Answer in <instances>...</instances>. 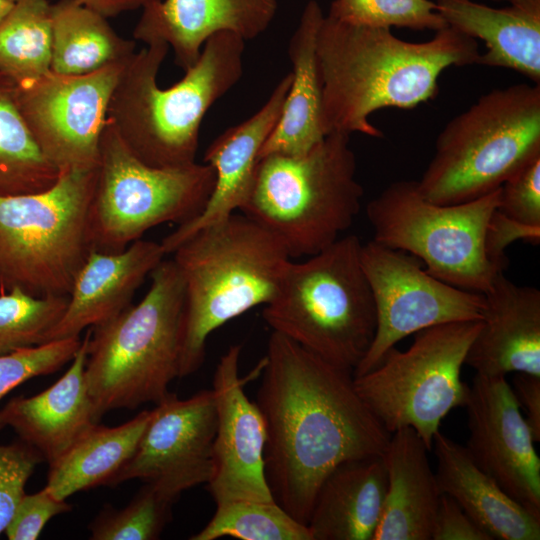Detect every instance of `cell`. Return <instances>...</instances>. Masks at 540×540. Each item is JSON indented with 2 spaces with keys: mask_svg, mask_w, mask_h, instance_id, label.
<instances>
[{
  "mask_svg": "<svg viewBox=\"0 0 540 540\" xmlns=\"http://www.w3.org/2000/svg\"><path fill=\"white\" fill-rule=\"evenodd\" d=\"M361 245L356 235H346L302 261L291 259L262 311L272 331L352 372L370 348L377 323Z\"/></svg>",
  "mask_w": 540,
  "mask_h": 540,
  "instance_id": "52a82bcc",
  "label": "cell"
},
{
  "mask_svg": "<svg viewBox=\"0 0 540 540\" xmlns=\"http://www.w3.org/2000/svg\"><path fill=\"white\" fill-rule=\"evenodd\" d=\"M127 62L83 75L50 71L16 85L18 106L29 130L60 172L98 166L110 98Z\"/></svg>",
  "mask_w": 540,
  "mask_h": 540,
  "instance_id": "5bb4252c",
  "label": "cell"
},
{
  "mask_svg": "<svg viewBox=\"0 0 540 540\" xmlns=\"http://www.w3.org/2000/svg\"><path fill=\"white\" fill-rule=\"evenodd\" d=\"M215 184L206 163L154 167L138 159L106 120L90 207L92 249L119 252L164 224L196 217Z\"/></svg>",
  "mask_w": 540,
  "mask_h": 540,
  "instance_id": "8fae6325",
  "label": "cell"
},
{
  "mask_svg": "<svg viewBox=\"0 0 540 540\" xmlns=\"http://www.w3.org/2000/svg\"><path fill=\"white\" fill-rule=\"evenodd\" d=\"M171 254L184 283L181 378L202 366L213 331L271 301L291 258L275 234L237 212L201 228Z\"/></svg>",
  "mask_w": 540,
  "mask_h": 540,
  "instance_id": "277c9868",
  "label": "cell"
},
{
  "mask_svg": "<svg viewBox=\"0 0 540 540\" xmlns=\"http://www.w3.org/2000/svg\"><path fill=\"white\" fill-rule=\"evenodd\" d=\"M14 3L9 2L8 0H0V22L12 9Z\"/></svg>",
  "mask_w": 540,
  "mask_h": 540,
  "instance_id": "ee69618b",
  "label": "cell"
},
{
  "mask_svg": "<svg viewBox=\"0 0 540 540\" xmlns=\"http://www.w3.org/2000/svg\"><path fill=\"white\" fill-rule=\"evenodd\" d=\"M476 39L446 26L424 42L396 37L391 28L346 24L324 15L316 40L321 125L330 133L383 132L369 121L383 108L411 109L433 99L451 66L477 64Z\"/></svg>",
  "mask_w": 540,
  "mask_h": 540,
  "instance_id": "7a4b0ae2",
  "label": "cell"
},
{
  "mask_svg": "<svg viewBox=\"0 0 540 540\" xmlns=\"http://www.w3.org/2000/svg\"><path fill=\"white\" fill-rule=\"evenodd\" d=\"M364 190L350 135L330 133L302 155L260 158L240 212L275 234L290 258H306L354 223Z\"/></svg>",
  "mask_w": 540,
  "mask_h": 540,
  "instance_id": "8992f818",
  "label": "cell"
},
{
  "mask_svg": "<svg viewBox=\"0 0 540 540\" xmlns=\"http://www.w3.org/2000/svg\"><path fill=\"white\" fill-rule=\"evenodd\" d=\"M82 340L70 337L0 355V401L17 386L71 362Z\"/></svg>",
  "mask_w": 540,
  "mask_h": 540,
  "instance_id": "d590c367",
  "label": "cell"
},
{
  "mask_svg": "<svg viewBox=\"0 0 540 540\" xmlns=\"http://www.w3.org/2000/svg\"><path fill=\"white\" fill-rule=\"evenodd\" d=\"M8 1L11 2V3H16V2L21 1V0H8Z\"/></svg>",
  "mask_w": 540,
  "mask_h": 540,
  "instance_id": "f6af8a7d",
  "label": "cell"
},
{
  "mask_svg": "<svg viewBox=\"0 0 540 540\" xmlns=\"http://www.w3.org/2000/svg\"><path fill=\"white\" fill-rule=\"evenodd\" d=\"M312 540L307 525L275 500H233L216 505L210 521L191 540Z\"/></svg>",
  "mask_w": 540,
  "mask_h": 540,
  "instance_id": "1f68e13d",
  "label": "cell"
},
{
  "mask_svg": "<svg viewBox=\"0 0 540 540\" xmlns=\"http://www.w3.org/2000/svg\"><path fill=\"white\" fill-rule=\"evenodd\" d=\"M429 450L410 427L391 434L382 454L387 488L372 540H431L441 491Z\"/></svg>",
  "mask_w": 540,
  "mask_h": 540,
  "instance_id": "603a6c76",
  "label": "cell"
},
{
  "mask_svg": "<svg viewBox=\"0 0 540 540\" xmlns=\"http://www.w3.org/2000/svg\"><path fill=\"white\" fill-rule=\"evenodd\" d=\"M59 174L20 112L16 84L0 72V196L46 190Z\"/></svg>",
  "mask_w": 540,
  "mask_h": 540,
  "instance_id": "f546056e",
  "label": "cell"
},
{
  "mask_svg": "<svg viewBox=\"0 0 540 540\" xmlns=\"http://www.w3.org/2000/svg\"><path fill=\"white\" fill-rule=\"evenodd\" d=\"M241 349L239 344L231 345L213 374L217 426L207 484L216 505L233 500H275L265 473V421L256 402L245 393L251 375L240 376Z\"/></svg>",
  "mask_w": 540,
  "mask_h": 540,
  "instance_id": "e0dca14e",
  "label": "cell"
},
{
  "mask_svg": "<svg viewBox=\"0 0 540 540\" xmlns=\"http://www.w3.org/2000/svg\"><path fill=\"white\" fill-rule=\"evenodd\" d=\"M151 410L115 426L92 425L55 463L45 487L57 499L100 485L109 486L131 459L149 422Z\"/></svg>",
  "mask_w": 540,
  "mask_h": 540,
  "instance_id": "83f0119b",
  "label": "cell"
},
{
  "mask_svg": "<svg viewBox=\"0 0 540 540\" xmlns=\"http://www.w3.org/2000/svg\"><path fill=\"white\" fill-rule=\"evenodd\" d=\"M323 17L319 3L308 1L289 42L291 84L280 118L261 148L259 160L270 154L302 155L325 137L316 57L317 34Z\"/></svg>",
  "mask_w": 540,
  "mask_h": 540,
  "instance_id": "4316f807",
  "label": "cell"
},
{
  "mask_svg": "<svg viewBox=\"0 0 540 540\" xmlns=\"http://www.w3.org/2000/svg\"><path fill=\"white\" fill-rule=\"evenodd\" d=\"M431 540H493L448 495L442 494L437 508Z\"/></svg>",
  "mask_w": 540,
  "mask_h": 540,
  "instance_id": "60d3db41",
  "label": "cell"
},
{
  "mask_svg": "<svg viewBox=\"0 0 540 540\" xmlns=\"http://www.w3.org/2000/svg\"><path fill=\"white\" fill-rule=\"evenodd\" d=\"M80 4L109 18L121 13L144 8L160 0H77Z\"/></svg>",
  "mask_w": 540,
  "mask_h": 540,
  "instance_id": "7bdbcfd3",
  "label": "cell"
},
{
  "mask_svg": "<svg viewBox=\"0 0 540 540\" xmlns=\"http://www.w3.org/2000/svg\"><path fill=\"white\" fill-rule=\"evenodd\" d=\"M258 405L266 426L265 473L275 499L307 525L317 491L339 464L381 456L391 434L368 408L353 372L272 331Z\"/></svg>",
  "mask_w": 540,
  "mask_h": 540,
  "instance_id": "6da1fadb",
  "label": "cell"
},
{
  "mask_svg": "<svg viewBox=\"0 0 540 540\" xmlns=\"http://www.w3.org/2000/svg\"><path fill=\"white\" fill-rule=\"evenodd\" d=\"M216 426L212 389L187 399L169 392L151 409L136 451L109 486L140 479L177 499L184 491L208 483Z\"/></svg>",
  "mask_w": 540,
  "mask_h": 540,
  "instance_id": "9a60e30c",
  "label": "cell"
},
{
  "mask_svg": "<svg viewBox=\"0 0 540 540\" xmlns=\"http://www.w3.org/2000/svg\"><path fill=\"white\" fill-rule=\"evenodd\" d=\"M51 45V3H14L0 22V72L16 85L46 75L51 71Z\"/></svg>",
  "mask_w": 540,
  "mask_h": 540,
  "instance_id": "4dcf8cb0",
  "label": "cell"
},
{
  "mask_svg": "<svg viewBox=\"0 0 540 540\" xmlns=\"http://www.w3.org/2000/svg\"><path fill=\"white\" fill-rule=\"evenodd\" d=\"M97 167L61 171L43 191L0 196L1 291L69 295L92 250L89 222Z\"/></svg>",
  "mask_w": 540,
  "mask_h": 540,
  "instance_id": "9c48e42d",
  "label": "cell"
},
{
  "mask_svg": "<svg viewBox=\"0 0 540 540\" xmlns=\"http://www.w3.org/2000/svg\"><path fill=\"white\" fill-rule=\"evenodd\" d=\"M66 500L54 497L46 487L33 494H25L5 530L9 540H35L54 516L70 512Z\"/></svg>",
  "mask_w": 540,
  "mask_h": 540,
  "instance_id": "f35d334b",
  "label": "cell"
},
{
  "mask_svg": "<svg viewBox=\"0 0 540 540\" xmlns=\"http://www.w3.org/2000/svg\"><path fill=\"white\" fill-rule=\"evenodd\" d=\"M432 447L441 493L451 497L493 540L540 539V517L483 472L466 447L440 431L435 434Z\"/></svg>",
  "mask_w": 540,
  "mask_h": 540,
  "instance_id": "d4e9b609",
  "label": "cell"
},
{
  "mask_svg": "<svg viewBox=\"0 0 540 540\" xmlns=\"http://www.w3.org/2000/svg\"><path fill=\"white\" fill-rule=\"evenodd\" d=\"M500 187L479 198L436 204L416 180L389 184L366 206L374 241L407 252L428 273L461 289L483 294L499 272L487 258L484 238L499 204Z\"/></svg>",
  "mask_w": 540,
  "mask_h": 540,
  "instance_id": "30bf717a",
  "label": "cell"
},
{
  "mask_svg": "<svg viewBox=\"0 0 540 540\" xmlns=\"http://www.w3.org/2000/svg\"><path fill=\"white\" fill-rule=\"evenodd\" d=\"M497 209L517 222L540 227V154L501 185Z\"/></svg>",
  "mask_w": 540,
  "mask_h": 540,
  "instance_id": "74e56055",
  "label": "cell"
},
{
  "mask_svg": "<svg viewBox=\"0 0 540 540\" xmlns=\"http://www.w3.org/2000/svg\"><path fill=\"white\" fill-rule=\"evenodd\" d=\"M90 334L91 328L68 370L52 386L34 396L14 397L0 409V429L12 428L49 465L99 422L85 375Z\"/></svg>",
  "mask_w": 540,
  "mask_h": 540,
  "instance_id": "44dd1931",
  "label": "cell"
},
{
  "mask_svg": "<svg viewBox=\"0 0 540 540\" xmlns=\"http://www.w3.org/2000/svg\"><path fill=\"white\" fill-rule=\"evenodd\" d=\"M360 262L372 291L377 323L370 348L353 376L375 368L407 336L437 325L483 318V294L434 277L407 252L370 240L361 245Z\"/></svg>",
  "mask_w": 540,
  "mask_h": 540,
  "instance_id": "4fadbf2b",
  "label": "cell"
},
{
  "mask_svg": "<svg viewBox=\"0 0 540 540\" xmlns=\"http://www.w3.org/2000/svg\"><path fill=\"white\" fill-rule=\"evenodd\" d=\"M480 326L467 321L421 330L409 348L393 347L375 368L354 376L359 396L390 434L410 427L432 449L441 421L467 402L461 369Z\"/></svg>",
  "mask_w": 540,
  "mask_h": 540,
  "instance_id": "7c38bea8",
  "label": "cell"
},
{
  "mask_svg": "<svg viewBox=\"0 0 540 540\" xmlns=\"http://www.w3.org/2000/svg\"><path fill=\"white\" fill-rule=\"evenodd\" d=\"M150 278L139 303L91 328L85 375L98 421L111 410L159 403L179 377L183 279L165 258Z\"/></svg>",
  "mask_w": 540,
  "mask_h": 540,
  "instance_id": "5b68a950",
  "label": "cell"
},
{
  "mask_svg": "<svg viewBox=\"0 0 540 540\" xmlns=\"http://www.w3.org/2000/svg\"><path fill=\"white\" fill-rule=\"evenodd\" d=\"M508 1H510V0H508Z\"/></svg>",
  "mask_w": 540,
  "mask_h": 540,
  "instance_id": "bcb514c9",
  "label": "cell"
},
{
  "mask_svg": "<svg viewBox=\"0 0 540 540\" xmlns=\"http://www.w3.org/2000/svg\"><path fill=\"white\" fill-rule=\"evenodd\" d=\"M540 154V84L494 89L439 133L421 194L451 205L490 193Z\"/></svg>",
  "mask_w": 540,
  "mask_h": 540,
  "instance_id": "ba28073f",
  "label": "cell"
},
{
  "mask_svg": "<svg viewBox=\"0 0 540 540\" xmlns=\"http://www.w3.org/2000/svg\"><path fill=\"white\" fill-rule=\"evenodd\" d=\"M44 459L20 439L0 444V535L5 533L36 466Z\"/></svg>",
  "mask_w": 540,
  "mask_h": 540,
  "instance_id": "8d00e7d4",
  "label": "cell"
},
{
  "mask_svg": "<svg viewBox=\"0 0 540 540\" xmlns=\"http://www.w3.org/2000/svg\"><path fill=\"white\" fill-rule=\"evenodd\" d=\"M483 295L481 326L465 364L484 376H540V291L512 282L503 271Z\"/></svg>",
  "mask_w": 540,
  "mask_h": 540,
  "instance_id": "ffe728a7",
  "label": "cell"
},
{
  "mask_svg": "<svg viewBox=\"0 0 540 540\" xmlns=\"http://www.w3.org/2000/svg\"><path fill=\"white\" fill-rule=\"evenodd\" d=\"M494 8L472 0H436L450 26L485 42L477 64L515 70L540 84V0H510Z\"/></svg>",
  "mask_w": 540,
  "mask_h": 540,
  "instance_id": "cb8c5ba5",
  "label": "cell"
},
{
  "mask_svg": "<svg viewBox=\"0 0 540 540\" xmlns=\"http://www.w3.org/2000/svg\"><path fill=\"white\" fill-rule=\"evenodd\" d=\"M475 464L509 496L540 517V459L506 376L475 374L465 404Z\"/></svg>",
  "mask_w": 540,
  "mask_h": 540,
  "instance_id": "2e32d148",
  "label": "cell"
},
{
  "mask_svg": "<svg viewBox=\"0 0 540 540\" xmlns=\"http://www.w3.org/2000/svg\"><path fill=\"white\" fill-rule=\"evenodd\" d=\"M535 442L540 441V376L516 373L511 385Z\"/></svg>",
  "mask_w": 540,
  "mask_h": 540,
  "instance_id": "b9f144b4",
  "label": "cell"
},
{
  "mask_svg": "<svg viewBox=\"0 0 540 540\" xmlns=\"http://www.w3.org/2000/svg\"><path fill=\"white\" fill-rule=\"evenodd\" d=\"M176 499L154 484L145 485L122 509L106 506L89 525L92 540L158 539L171 519Z\"/></svg>",
  "mask_w": 540,
  "mask_h": 540,
  "instance_id": "836d02e7",
  "label": "cell"
},
{
  "mask_svg": "<svg viewBox=\"0 0 540 540\" xmlns=\"http://www.w3.org/2000/svg\"><path fill=\"white\" fill-rule=\"evenodd\" d=\"M244 42L231 32L213 35L184 77L165 89L159 87L157 76L169 46L148 44L124 66L110 98L107 121L147 165L177 167L196 162L202 119L242 76Z\"/></svg>",
  "mask_w": 540,
  "mask_h": 540,
  "instance_id": "3957f363",
  "label": "cell"
},
{
  "mask_svg": "<svg viewBox=\"0 0 540 540\" xmlns=\"http://www.w3.org/2000/svg\"><path fill=\"white\" fill-rule=\"evenodd\" d=\"M386 488L382 455L339 464L317 491L307 523L312 540H372Z\"/></svg>",
  "mask_w": 540,
  "mask_h": 540,
  "instance_id": "484cf974",
  "label": "cell"
},
{
  "mask_svg": "<svg viewBox=\"0 0 540 540\" xmlns=\"http://www.w3.org/2000/svg\"><path fill=\"white\" fill-rule=\"evenodd\" d=\"M277 6L276 0H160L143 8L133 38L146 45L167 44L176 65L185 71L217 33L231 32L244 40L259 36Z\"/></svg>",
  "mask_w": 540,
  "mask_h": 540,
  "instance_id": "d6986e66",
  "label": "cell"
},
{
  "mask_svg": "<svg viewBox=\"0 0 540 540\" xmlns=\"http://www.w3.org/2000/svg\"><path fill=\"white\" fill-rule=\"evenodd\" d=\"M291 79V72L284 75L258 111L247 120L225 130L208 146L203 161L215 171L213 191L196 217L178 225L162 239L160 243L166 255L171 254L201 228L240 211L246 203L261 148L280 118Z\"/></svg>",
  "mask_w": 540,
  "mask_h": 540,
  "instance_id": "ac0fdd59",
  "label": "cell"
},
{
  "mask_svg": "<svg viewBox=\"0 0 540 540\" xmlns=\"http://www.w3.org/2000/svg\"><path fill=\"white\" fill-rule=\"evenodd\" d=\"M524 240L533 244L540 241V227L517 222L496 209L486 228L484 249L488 260L504 271L507 262L505 251L515 241Z\"/></svg>",
  "mask_w": 540,
  "mask_h": 540,
  "instance_id": "ab89813d",
  "label": "cell"
},
{
  "mask_svg": "<svg viewBox=\"0 0 540 540\" xmlns=\"http://www.w3.org/2000/svg\"><path fill=\"white\" fill-rule=\"evenodd\" d=\"M327 16L368 27L438 31L447 26L431 0H334Z\"/></svg>",
  "mask_w": 540,
  "mask_h": 540,
  "instance_id": "e575fe53",
  "label": "cell"
},
{
  "mask_svg": "<svg viewBox=\"0 0 540 540\" xmlns=\"http://www.w3.org/2000/svg\"><path fill=\"white\" fill-rule=\"evenodd\" d=\"M68 296H34L12 288L0 295V355L45 343L63 316Z\"/></svg>",
  "mask_w": 540,
  "mask_h": 540,
  "instance_id": "d6a6232c",
  "label": "cell"
},
{
  "mask_svg": "<svg viewBox=\"0 0 540 540\" xmlns=\"http://www.w3.org/2000/svg\"><path fill=\"white\" fill-rule=\"evenodd\" d=\"M51 66L62 75H83L125 62L135 41L121 37L107 18L77 0L51 4Z\"/></svg>",
  "mask_w": 540,
  "mask_h": 540,
  "instance_id": "f1b7e54d",
  "label": "cell"
},
{
  "mask_svg": "<svg viewBox=\"0 0 540 540\" xmlns=\"http://www.w3.org/2000/svg\"><path fill=\"white\" fill-rule=\"evenodd\" d=\"M165 256L160 243L143 239L119 252L92 249L74 279L66 310L45 343L78 337L84 329L117 316L131 305L136 290Z\"/></svg>",
  "mask_w": 540,
  "mask_h": 540,
  "instance_id": "7402d4cb",
  "label": "cell"
}]
</instances>
